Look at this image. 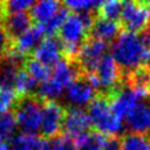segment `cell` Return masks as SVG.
<instances>
[{
  "label": "cell",
  "instance_id": "27",
  "mask_svg": "<svg viewBox=\"0 0 150 150\" xmlns=\"http://www.w3.org/2000/svg\"><path fill=\"white\" fill-rule=\"evenodd\" d=\"M103 1H96V0H68L64 1L63 5L69 9L73 11V13H82V12H91L97 11Z\"/></svg>",
  "mask_w": 150,
  "mask_h": 150
},
{
  "label": "cell",
  "instance_id": "16",
  "mask_svg": "<svg viewBox=\"0 0 150 150\" xmlns=\"http://www.w3.org/2000/svg\"><path fill=\"white\" fill-rule=\"evenodd\" d=\"M111 97L104 93H97L96 96L87 105V115L90 118L91 125L95 128L101 121L111 114Z\"/></svg>",
  "mask_w": 150,
  "mask_h": 150
},
{
  "label": "cell",
  "instance_id": "20",
  "mask_svg": "<svg viewBox=\"0 0 150 150\" xmlns=\"http://www.w3.org/2000/svg\"><path fill=\"white\" fill-rule=\"evenodd\" d=\"M38 86L39 83L28 74V71L25 68H22L16 75L15 83H14V91L19 96L35 94Z\"/></svg>",
  "mask_w": 150,
  "mask_h": 150
},
{
  "label": "cell",
  "instance_id": "31",
  "mask_svg": "<svg viewBox=\"0 0 150 150\" xmlns=\"http://www.w3.org/2000/svg\"><path fill=\"white\" fill-rule=\"evenodd\" d=\"M0 150H9V143L0 139Z\"/></svg>",
  "mask_w": 150,
  "mask_h": 150
},
{
  "label": "cell",
  "instance_id": "30",
  "mask_svg": "<svg viewBox=\"0 0 150 150\" xmlns=\"http://www.w3.org/2000/svg\"><path fill=\"white\" fill-rule=\"evenodd\" d=\"M103 150H121V137L109 136Z\"/></svg>",
  "mask_w": 150,
  "mask_h": 150
},
{
  "label": "cell",
  "instance_id": "19",
  "mask_svg": "<svg viewBox=\"0 0 150 150\" xmlns=\"http://www.w3.org/2000/svg\"><path fill=\"white\" fill-rule=\"evenodd\" d=\"M43 138L39 135H25L16 134V136L11 141L9 150H42Z\"/></svg>",
  "mask_w": 150,
  "mask_h": 150
},
{
  "label": "cell",
  "instance_id": "28",
  "mask_svg": "<svg viewBox=\"0 0 150 150\" xmlns=\"http://www.w3.org/2000/svg\"><path fill=\"white\" fill-rule=\"evenodd\" d=\"M34 2L35 1H33V0H9V1H2L4 12H5V14L27 12L29 8H32Z\"/></svg>",
  "mask_w": 150,
  "mask_h": 150
},
{
  "label": "cell",
  "instance_id": "23",
  "mask_svg": "<svg viewBox=\"0 0 150 150\" xmlns=\"http://www.w3.org/2000/svg\"><path fill=\"white\" fill-rule=\"evenodd\" d=\"M150 137L137 135V134H125L121 137V150H149Z\"/></svg>",
  "mask_w": 150,
  "mask_h": 150
},
{
  "label": "cell",
  "instance_id": "17",
  "mask_svg": "<svg viewBox=\"0 0 150 150\" xmlns=\"http://www.w3.org/2000/svg\"><path fill=\"white\" fill-rule=\"evenodd\" d=\"M108 137L100 131L90 130L71 139L77 150H103Z\"/></svg>",
  "mask_w": 150,
  "mask_h": 150
},
{
  "label": "cell",
  "instance_id": "21",
  "mask_svg": "<svg viewBox=\"0 0 150 150\" xmlns=\"http://www.w3.org/2000/svg\"><path fill=\"white\" fill-rule=\"evenodd\" d=\"M18 124L15 115L12 110H8L0 115V139L11 142L16 136Z\"/></svg>",
  "mask_w": 150,
  "mask_h": 150
},
{
  "label": "cell",
  "instance_id": "13",
  "mask_svg": "<svg viewBox=\"0 0 150 150\" xmlns=\"http://www.w3.org/2000/svg\"><path fill=\"white\" fill-rule=\"evenodd\" d=\"M4 28L12 41V43L19 39L25 32H27L33 26V20L29 12H21V13H11L5 14L2 19Z\"/></svg>",
  "mask_w": 150,
  "mask_h": 150
},
{
  "label": "cell",
  "instance_id": "25",
  "mask_svg": "<svg viewBox=\"0 0 150 150\" xmlns=\"http://www.w3.org/2000/svg\"><path fill=\"white\" fill-rule=\"evenodd\" d=\"M122 8H123V1H117V0L103 1L100 8L97 9V14L103 19L117 22L121 19Z\"/></svg>",
  "mask_w": 150,
  "mask_h": 150
},
{
  "label": "cell",
  "instance_id": "6",
  "mask_svg": "<svg viewBox=\"0 0 150 150\" xmlns=\"http://www.w3.org/2000/svg\"><path fill=\"white\" fill-rule=\"evenodd\" d=\"M95 76L100 83L98 93H104L114 96V94L123 87L121 70L111 55L103 56L95 71Z\"/></svg>",
  "mask_w": 150,
  "mask_h": 150
},
{
  "label": "cell",
  "instance_id": "24",
  "mask_svg": "<svg viewBox=\"0 0 150 150\" xmlns=\"http://www.w3.org/2000/svg\"><path fill=\"white\" fill-rule=\"evenodd\" d=\"M25 69L28 71V74L40 84L45 81H47L50 77L52 74V69L47 68L46 66H43L42 63H40L38 60H35L34 57H28V60L25 63Z\"/></svg>",
  "mask_w": 150,
  "mask_h": 150
},
{
  "label": "cell",
  "instance_id": "32",
  "mask_svg": "<svg viewBox=\"0 0 150 150\" xmlns=\"http://www.w3.org/2000/svg\"><path fill=\"white\" fill-rule=\"evenodd\" d=\"M145 6H146V9H148V14H149V22H150V1L145 2Z\"/></svg>",
  "mask_w": 150,
  "mask_h": 150
},
{
  "label": "cell",
  "instance_id": "3",
  "mask_svg": "<svg viewBox=\"0 0 150 150\" xmlns=\"http://www.w3.org/2000/svg\"><path fill=\"white\" fill-rule=\"evenodd\" d=\"M107 49L108 43L97 39L88 38L86 42L81 46L79 54L75 59L81 75L95 74L101 60L105 55Z\"/></svg>",
  "mask_w": 150,
  "mask_h": 150
},
{
  "label": "cell",
  "instance_id": "2",
  "mask_svg": "<svg viewBox=\"0 0 150 150\" xmlns=\"http://www.w3.org/2000/svg\"><path fill=\"white\" fill-rule=\"evenodd\" d=\"M42 105L43 100H41L36 94L19 96L12 111L15 115L20 134L33 136L39 134Z\"/></svg>",
  "mask_w": 150,
  "mask_h": 150
},
{
  "label": "cell",
  "instance_id": "9",
  "mask_svg": "<svg viewBox=\"0 0 150 150\" xmlns=\"http://www.w3.org/2000/svg\"><path fill=\"white\" fill-rule=\"evenodd\" d=\"M124 128L128 130V134L150 137V103L138 102L125 116Z\"/></svg>",
  "mask_w": 150,
  "mask_h": 150
},
{
  "label": "cell",
  "instance_id": "29",
  "mask_svg": "<svg viewBox=\"0 0 150 150\" xmlns=\"http://www.w3.org/2000/svg\"><path fill=\"white\" fill-rule=\"evenodd\" d=\"M19 95L14 90H0V115L15 105Z\"/></svg>",
  "mask_w": 150,
  "mask_h": 150
},
{
  "label": "cell",
  "instance_id": "8",
  "mask_svg": "<svg viewBox=\"0 0 150 150\" xmlns=\"http://www.w3.org/2000/svg\"><path fill=\"white\" fill-rule=\"evenodd\" d=\"M97 91L90 84L84 75H80L74 80L63 93V101L66 105L63 108H80L88 105L89 102L96 96Z\"/></svg>",
  "mask_w": 150,
  "mask_h": 150
},
{
  "label": "cell",
  "instance_id": "14",
  "mask_svg": "<svg viewBox=\"0 0 150 150\" xmlns=\"http://www.w3.org/2000/svg\"><path fill=\"white\" fill-rule=\"evenodd\" d=\"M45 36H46V34H45L43 29L41 28V26L35 23L27 32H25L19 39H16L12 43V46L21 54L30 57L33 55L34 50L38 48V46L42 42Z\"/></svg>",
  "mask_w": 150,
  "mask_h": 150
},
{
  "label": "cell",
  "instance_id": "26",
  "mask_svg": "<svg viewBox=\"0 0 150 150\" xmlns=\"http://www.w3.org/2000/svg\"><path fill=\"white\" fill-rule=\"evenodd\" d=\"M42 150H77L73 139L66 135L43 139Z\"/></svg>",
  "mask_w": 150,
  "mask_h": 150
},
{
  "label": "cell",
  "instance_id": "15",
  "mask_svg": "<svg viewBox=\"0 0 150 150\" xmlns=\"http://www.w3.org/2000/svg\"><path fill=\"white\" fill-rule=\"evenodd\" d=\"M120 30L121 26L118 22L97 16L88 32V38L97 39L105 43H109L117 39V36L120 35Z\"/></svg>",
  "mask_w": 150,
  "mask_h": 150
},
{
  "label": "cell",
  "instance_id": "12",
  "mask_svg": "<svg viewBox=\"0 0 150 150\" xmlns=\"http://www.w3.org/2000/svg\"><path fill=\"white\" fill-rule=\"evenodd\" d=\"M141 100L136 95V93L129 87V86H123L120 90H117L110 103L111 112L118 117L120 120L125 118V116L131 111V109L138 103Z\"/></svg>",
  "mask_w": 150,
  "mask_h": 150
},
{
  "label": "cell",
  "instance_id": "22",
  "mask_svg": "<svg viewBox=\"0 0 150 150\" xmlns=\"http://www.w3.org/2000/svg\"><path fill=\"white\" fill-rule=\"evenodd\" d=\"M68 15H69V9L62 2V6L60 7V9L56 12V14L53 18H50L45 23H38V25L41 26V28L43 29V32L47 36H55V34L59 32L60 27L63 25V22L68 18Z\"/></svg>",
  "mask_w": 150,
  "mask_h": 150
},
{
  "label": "cell",
  "instance_id": "1",
  "mask_svg": "<svg viewBox=\"0 0 150 150\" xmlns=\"http://www.w3.org/2000/svg\"><path fill=\"white\" fill-rule=\"evenodd\" d=\"M111 57L118 66L123 81L139 67H150V49H146L138 34L123 32L111 46Z\"/></svg>",
  "mask_w": 150,
  "mask_h": 150
},
{
  "label": "cell",
  "instance_id": "11",
  "mask_svg": "<svg viewBox=\"0 0 150 150\" xmlns=\"http://www.w3.org/2000/svg\"><path fill=\"white\" fill-rule=\"evenodd\" d=\"M40 63L52 69L62 57V43L57 36H46L32 55Z\"/></svg>",
  "mask_w": 150,
  "mask_h": 150
},
{
  "label": "cell",
  "instance_id": "5",
  "mask_svg": "<svg viewBox=\"0 0 150 150\" xmlns=\"http://www.w3.org/2000/svg\"><path fill=\"white\" fill-rule=\"evenodd\" d=\"M28 56L11 46L5 55L0 57V90H14L18 73L25 68Z\"/></svg>",
  "mask_w": 150,
  "mask_h": 150
},
{
  "label": "cell",
  "instance_id": "18",
  "mask_svg": "<svg viewBox=\"0 0 150 150\" xmlns=\"http://www.w3.org/2000/svg\"><path fill=\"white\" fill-rule=\"evenodd\" d=\"M61 6L62 2L60 1H53V0L35 1L29 11V14L32 16L33 22L45 23L56 14V12L60 9Z\"/></svg>",
  "mask_w": 150,
  "mask_h": 150
},
{
  "label": "cell",
  "instance_id": "33",
  "mask_svg": "<svg viewBox=\"0 0 150 150\" xmlns=\"http://www.w3.org/2000/svg\"><path fill=\"white\" fill-rule=\"evenodd\" d=\"M149 150H150V148H149Z\"/></svg>",
  "mask_w": 150,
  "mask_h": 150
},
{
  "label": "cell",
  "instance_id": "10",
  "mask_svg": "<svg viewBox=\"0 0 150 150\" xmlns=\"http://www.w3.org/2000/svg\"><path fill=\"white\" fill-rule=\"evenodd\" d=\"M91 122L83 109L64 108V116L62 122V135L74 138L79 135L90 131Z\"/></svg>",
  "mask_w": 150,
  "mask_h": 150
},
{
  "label": "cell",
  "instance_id": "4",
  "mask_svg": "<svg viewBox=\"0 0 150 150\" xmlns=\"http://www.w3.org/2000/svg\"><path fill=\"white\" fill-rule=\"evenodd\" d=\"M64 108L56 101H45L41 112V123L39 136L43 139L62 135V122Z\"/></svg>",
  "mask_w": 150,
  "mask_h": 150
},
{
  "label": "cell",
  "instance_id": "7",
  "mask_svg": "<svg viewBox=\"0 0 150 150\" xmlns=\"http://www.w3.org/2000/svg\"><path fill=\"white\" fill-rule=\"evenodd\" d=\"M120 26L130 33H141L149 25V14L145 2L124 1Z\"/></svg>",
  "mask_w": 150,
  "mask_h": 150
}]
</instances>
